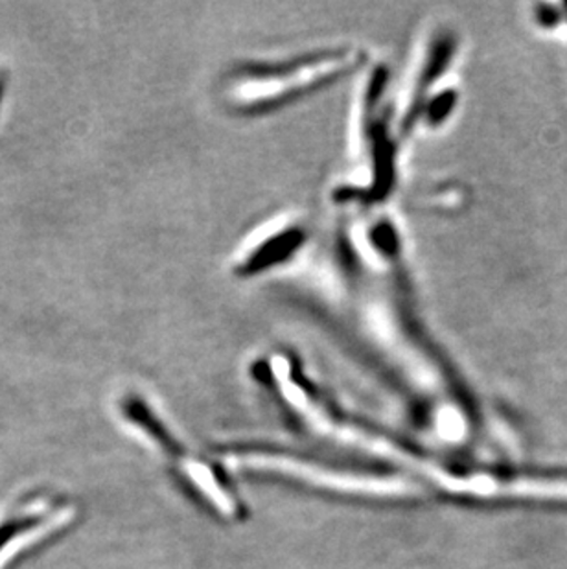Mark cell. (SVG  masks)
I'll list each match as a JSON object with an SVG mask.
<instances>
[{
  "label": "cell",
  "mask_w": 567,
  "mask_h": 569,
  "mask_svg": "<svg viewBox=\"0 0 567 569\" xmlns=\"http://www.w3.org/2000/svg\"><path fill=\"white\" fill-rule=\"evenodd\" d=\"M6 86H8V74L0 72V100L4 97Z\"/></svg>",
  "instance_id": "1"
}]
</instances>
